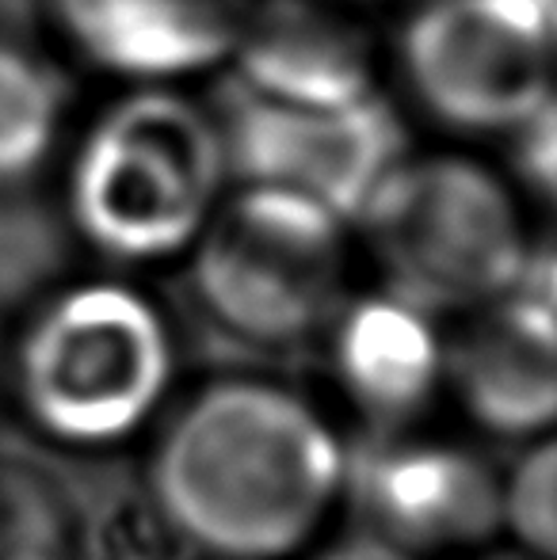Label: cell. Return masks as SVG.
<instances>
[{
  "label": "cell",
  "mask_w": 557,
  "mask_h": 560,
  "mask_svg": "<svg viewBox=\"0 0 557 560\" xmlns=\"http://www.w3.org/2000/svg\"><path fill=\"white\" fill-rule=\"evenodd\" d=\"M164 523L214 560H290L348 488L333 423L264 377L210 382L164 428L149 462Z\"/></svg>",
  "instance_id": "cell-1"
},
{
  "label": "cell",
  "mask_w": 557,
  "mask_h": 560,
  "mask_svg": "<svg viewBox=\"0 0 557 560\" xmlns=\"http://www.w3.org/2000/svg\"><path fill=\"white\" fill-rule=\"evenodd\" d=\"M225 187L218 115L179 84H130L77 138L66 210L100 256L164 264L192 252Z\"/></svg>",
  "instance_id": "cell-2"
},
{
  "label": "cell",
  "mask_w": 557,
  "mask_h": 560,
  "mask_svg": "<svg viewBox=\"0 0 557 560\" xmlns=\"http://www.w3.org/2000/svg\"><path fill=\"white\" fill-rule=\"evenodd\" d=\"M351 229L382 290L428 317H466L512 294L535 259L512 176L454 149L405 153Z\"/></svg>",
  "instance_id": "cell-3"
},
{
  "label": "cell",
  "mask_w": 557,
  "mask_h": 560,
  "mask_svg": "<svg viewBox=\"0 0 557 560\" xmlns=\"http://www.w3.org/2000/svg\"><path fill=\"white\" fill-rule=\"evenodd\" d=\"M176 377V343L153 298L130 282L66 287L12 351V389L50 443L104 450L138 435Z\"/></svg>",
  "instance_id": "cell-4"
},
{
  "label": "cell",
  "mask_w": 557,
  "mask_h": 560,
  "mask_svg": "<svg viewBox=\"0 0 557 560\" xmlns=\"http://www.w3.org/2000/svg\"><path fill=\"white\" fill-rule=\"evenodd\" d=\"M351 222L305 195L264 184L225 187L192 244L195 294L233 336L298 343L344 305Z\"/></svg>",
  "instance_id": "cell-5"
},
{
  "label": "cell",
  "mask_w": 557,
  "mask_h": 560,
  "mask_svg": "<svg viewBox=\"0 0 557 560\" xmlns=\"http://www.w3.org/2000/svg\"><path fill=\"white\" fill-rule=\"evenodd\" d=\"M397 69L443 130L508 138L554 107V0H423L402 23Z\"/></svg>",
  "instance_id": "cell-6"
},
{
  "label": "cell",
  "mask_w": 557,
  "mask_h": 560,
  "mask_svg": "<svg viewBox=\"0 0 557 560\" xmlns=\"http://www.w3.org/2000/svg\"><path fill=\"white\" fill-rule=\"evenodd\" d=\"M222 122L230 179L305 195L356 222L379 179L409 153L397 107L382 92L340 107H290L233 92Z\"/></svg>",
  "instance_id": "cell-7"
},
{
  "label": "cell",
  "mask_w": 557,
  "mask_h": 560,
  "mask_svg": "<svg viewBox=\"0 0 557 560\" xmlns=\"http://www.w3.org/2000/svg\"><path fill=\"white\" fill-rule=\"evenodd\" d=\"M225 69L233 92L340 107L379 92V50L348 0H253Z\"/></svg>",
  "instance_id": "cell-8"
},
{
  "label": "cell",
  "mask_w": 557,
  "mask_h": 560,
  "mask_svg": "<svg viewBox=\"0 0 557 560\" xmlns=\"http://www.w3.org/2000/svg\"><path fill=\"white\" fill-rule=\"evenodd\" d=\"M359 500L371 534L417 557L477 549L500 530V477L451 439L382 443L359 472Z\"/></svg>",
  "instance_id": "cell-9"
},
{
  "label": "cell",
  "mask_w": 557,
  "mask_h": 560,
  "mask_svg": "<svg viewBox=\"0 0 557 560\" xmlns=\"http://www.w3.org/2000/svg\"><path fill=\"white\" fill-rule=\"evenodd\" d=\"M443 385L481 431L500 439L550 435L557 412V328L550 294L512 290L466 313L443 343Z\"/></svg>",
  "instance_id": "cell-10"
},
{
  "label": "cell",
  "mask_w": 557,
  "mask_h": 560,
  "mask_svg": "<svg viewBox=\"0 0 557 560\" xmlns=\"http://www.w3.org/2000/svg\"><path fill=\"white\" fill-rule=\"evenodd\" d=\"M89 69L127 84H184L222 69L253 0H43Z\"/></svg>",
  "instance_id": "cell-11"
},
{
  "label": "cell",
  "mask_w": 557,
  "mask_h": 560,
  "mask_svg": "<svg viewBox=\"0 0 557 560\" xmlns=\"http://www.w3.org/2000/svg\"><path fill=\"white\" fill-rule=\"evenodd\" d=\"M333 328V377L374 428H409L443 385L436 317L394 294L340 305Z\"/></svg>",
  "instance_id": "cell-12"
},
{
  "label": "cell",
  "mask_w": 557,
  "mask_h": 560,
  "mask_svg": "<svg viewBox=\"0 0 557 560\" xmlns=\"http://www.w3.org/2000/svg\"><path fill=\"white\" fill-rule=\"evenodd\" d=\"M69 89L58 66L0 35V191L23 187L66 141Z\"/></svg>",
  "instance_id": "cell-13"
},
{
  "label": "cell",
  "mask_w": 557,
  "mask_h": 560,
  "mask_svg": "<svg viewBox=\"0 0 557 560\" xmlns=\"http://www.w3.org/2000/svg\"><path fill=\"white\" fill-rule=\"evenodd\" d=\"M0 560H73V515L43 472L0 462Z\"/></svg>",
  "instance_id": "cell-14"
},
{
  "label": "cell",
  "mask_w": 557,
  "mask_h": 560,
  "mask_svg": "<svg viewBox=\"0 0 557 560\" xmlns=\"http://www.w3.org/2000/svg\"><path fill=\"white\" fill-rule=\"evenodd\" d=\"M557 454L550 435L535 439L515 469L500 480V526L515 549L535 560H554L557 549Z\"/></svg>",
  "instance_id": "cell-15"
},
{
  "label": "cell",
  "mask_w": 557,
  "mask_h": 560,
  "mask_svg": "<svg viewBox=\"0 0 557 560\" xmlns=\"http://www.w3.org/2000/svg\"><path fill=\"white\" fill-rule=\"evenodd\" d=\"M557 130H554V107L538 112L531 122L508 133L512 141V161L515 176L523 179L531 195H550L554 191V172H557Z\"/></svg>",
  "instance_id": "cell-16"
},
{
  "label": "cell",
  "mask_w": 557,
  "mask_h": 560,
  "mask_svg": "<svg viewBox=\"0 0 557 560\" xmlns=\"http://www.w3.org/2000/svg\"><path fill=\"white\" fill-rule=\"evenodd\" d=\"M317 560H423V557L409 553V549L394 546V541L367 530V534H351V538L328 546Z\"/></svg>",
  "instance_id": "cell-17"
},
{
  "label": "cell",
  "mask_w": 557,
  "mask_h": 560,
  "mask_svg": "<svg viewBox=\"0 0 557 560\" xmlns=\"http://www.w3.org/2000/svg\"><path fill=\"white\" fill-rule=\"evenodd\" d=\"M477 560H535L531 553H523V549H489V553H481Z\"/></svg>",
  "instance_id": "cell-18"
},
{
  "label": "cell",
  "mask_w": 557,
  "mask_h": 560,
  "mask_svg": "<svg viewBox=\"0 0 557 560\" xmlns=\"http://www.w3.org/2000/svg\"><path fill=\"white\" fill-rule=\"evenodd\" d=\"M348 4H379V0H348Z\"/></svg>",
  "instance_id": "cell-19"
}]
</instances>
